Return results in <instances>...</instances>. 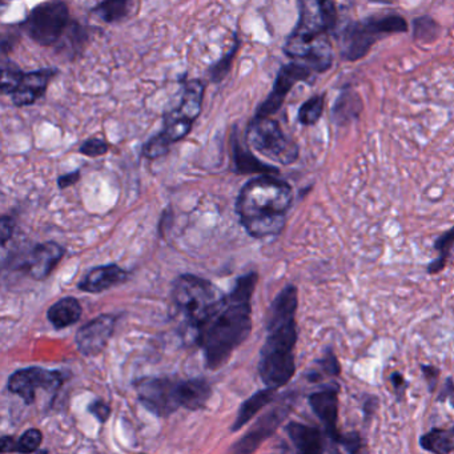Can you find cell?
<instances>
[{
  "instance_id": "6da1fadb",
  "label": "cell",
  "mask_w": 454,
  "mask_h": 454,
  "mask_svg": "<svg viewBox=\"0 0 454 454\" xmlns=\"http://www.w3.org/2000/svg\"><path fill=\"white\" fill-rule=\"evenodd\" d=\"M256 283V272L239 278L232 291L225 294L222 304L199 329L195 342L203 349L207 366L212 371L227 364L251 334V299Z\"/></svg>"
},
{
  "instance_id": "7a4b0ae2",
  "label": "cell",
  "mask_w": 454,
  "mask_h": 454,
  "mask_svg": "<svg viewBox=\"0 0 454 454\" xmlns=\"http://www.w3.org/2000/svg\"><path fill=\"white\" fill-rule=\"evenodd\" d=\"M297 288L286 286L276 296L267 312V340L260 355L259 373L267 387H284L296 372L294 350L297 342Z\"/></svg>"
},
{
  "instance_id": "3957f363",
  "label": "cell",
  "mask_w": 454,
  "mask_h": 454,
  "mask_svg": "<svg viewBox=\"0 0 454 454\" xmlns=\"http://www.w3.org/2000/svg\"><path fill=\"white\" fill-rule=\"evenodd\" d=\"M294 191L273 175H260L246 183L236 201V212L244 230L254 239L278 235L286 225Z\"/></svg>"
},
{
  "instance_id": "277c9868",
  "label": "cell",
  "mask_w": 454,
  "mask_h": 454,
  "mask_svg": "<svg viewBox=\"0 0 454 454\" xmlns=\"http://www.w3.org/2000/svg\"><path fill=\"white\" fill-rule=\"evenodd\" d=\"M299 22L286 39L284 52L302 60L315 73H325L333 63V49L328 34L336 28L333 0H297Z\"/></svg>"
},
{
  "instance_id": "5b68a950",
  "label": "cell",
  "mask_w": 454,
  "mask_h": 454,
  "mask_svg": "<svg viewBox=\"0 0 454 454\" xmlns=\"http://www.w3.org/2000/svg\"><path fill=\"white\" fill-rule=\"evenodd\" d=\"M224 297L225 294L211 281L190 273L179 276L172 284V310L182 326L192 332L193 339Z\"/></svg>"
},
{
  "instance_id": "8992f818",
  "label": "cell",
  "mask_w": 454,
  "mask_h": 454,
  "mask_svg": "<svg viewBox=\"0 0 454 454\" xmlns=\"http://www.w3.org/2000/svg\"><path fill=\"white\" fill-rule=\"evenodd\" d=\"M203 95L204 86L200 81H190L184 84L176 107L169 111L164 118L163 131L151 137L143 147V155L145 158L153 160L167 155L174 143L180 142L190 134L193 123L200 115Z\"/></svg>"
},
{
  "instance_id": "52a82bcc",
  "label": "cell",
  "mask_w": 454,
  "mask_h": 454,
  "mask_svg": "<svg viewBox=\"0 0 454 454\" xmlns=\"http://www.w3.org/2000/svg\"><path fill=\"white\" fill-rule=\"evenodd\" d=\"M408 23L400 15L372 17L353 22L345 27L341 35V54L349 62L361 59L371 51L373 44L384 36L406 33Z\"/></svg>"
},
{
  "instance_id": "ba28073f",
  "label": "cell",
  "mask_w": 454,
  "mask_h": 454,
  "mask_svg": "<svg viewBox=\"0 0 454 454\" xmlns=\"http://www.w3.org/2000/svg\"><path fill=\"white\" fill-rule=\"evenodd\" d=\"M71 25L67 4L63 0H47L28 14L22 28L35 43L50 47L65 38Z\"/></svg>"
},
{
  "instance_id": "9c48e42d",
  "label": "cell",
  "mask_w": 454,
  "mask_h": 454,
  "mask_svg": "<svg viewBox=\"0 0 454 454\" xmlns=\"http://www.w3.org/2000/svg\"><path fill=\"white\" fill-rule=\"evenodd\" d=\"M247 142L257 153L283 166H289L299 158V145L286 137L280 124L270 116H254L247 131Z\"/></svg>"
},
{
  "instance_id": "30bf717a",
  "label": "cell",
  "mask_w": 454,
  "mask_h": 454,
  "mask_svg": "<svg viewBox=\"0 0 454 454\" xmlns=\"http://www.w3.org/2000/svg\"><path fill=\"white\" fill-rule=\"evenodd\" d=\"M180 381L171 376L147 377L137 381L139 403L158 417H168L182 406Z\"/></svg>"
},
{
  "instance_id": "8fae6325",
  "label": "cell",
  "mask_w": 454,
  "mask_h": 454,
  "mask_svg": "<svg viewBox=\"0 0 454 454\" xmlns=\"http://www.w3.org/2000/svg\"><path fill=\"white\" fill-rule=\"evenodd\" d=\"M65 382V373L59 371L31 366V368L20 369L10 376V393L20 395L27 405L35 401L36 390L46 389L47 392H55Z\"/></svg>"
},
{
  "instance_id": "7c38bea8",
  "label": "cell",
  "mask_w": 454,
  "mask_h": 454,
  "mask_svg": "<svg viewBox=\"0 0 454 454\" xmlns=\"http://www.w3.org/2000/svg\"><path fill=\"white\" fill-rule=\"evenodd\" d=\"M116 323H118V316L100 315L99 317L92 318L79 328L76 332L75 344L81 355L84 357H95L100 355L114 336Z\"/></svg>"
},
{
  "instance_id": "4fadbf2b",
  "label": "cell",
  "mask_w": 454,
  "mask_h": 454,
  "mask_svg": "<svg viewBox=\"0 0 454 454\" xmlns=\"http://www.w3.org/2000/svg\"><path fill=\"white\" fill-rule=\"evenodd\" d=\"M310 74H312V70L301 63H289V65L283 66L276 76L272 92L257 111V118H268V116L278 113L292 87L299 82L308 81Z\"/></svg>"
},
{
  "instance_id": "5bb4252c",
  "label": "cell",
  "mask_w": 454,
  "mask_h": 454,
  "mask_svg": "<svg viewBox=\"0 0 454 454\" xmlns=\"http://www.w3.org/2000/svg\"><path fill=\"white\" fill-rule=\"evenodd\" d=\"M292 401H286L281 405L276 406L272 411L262 416L257 421V424L249 430L248 434L244 435L236 446H233L232 450L236 453H251L259 448L262 441L267 440L268 437L275 433L278 425L288 417L291 411Z\"/></svg>"
},
{
  "instance_id": "9a60e30c",
  "label": "cell",
  "mask_w": 454,
  "mask_h": 454,
  "mask_svg": "<svg viewBox=\"0 0 454 454\" xmlns=\"http://www.w3.org/2000/svg\"><path fill=\"white\" fill-rule=\"evenodd\" d=\"M309 405L313 413L325 425V433L333 442L339 443L342 434L337 429L339 417V387L318 390L309 395Z\"/></svg>"
},
{
  "instance_id": "2e32d148",
  "label": "cell",
  "mask_w": 454,
  "mask_h": 454,
  "mask_svg": "<svg viewBox=\"0 0 454 454\" xmlns=\"http://www.w3.org/2000/svg\"><path fill=\"white\" fill-rule=\"evenodd\" d=\"M66 254V249L55 241L36 244L25 262V270L36 281H43L51 275Z\"/></svg>"
},
{
  "instance_id": "e0dca14e",
  "label": "cell",
  "mask_w": 454,
  "mask_h": 454,
  "mask_svg": "<svg viewBox=\"0 0 454 454\" xmlns=\"http://www.w3.org/2000/svg\"><path fill=\"white\" fill-rule=\"evenodd\" d=\"M57 75L54 68H43L34 73L23 74L20 84L12 94V103L17 107H26L34 105L46 94L50 82Z\"/></svg>"
},
{
  "instance_id": "ac0fdd59",
  "label": "cell",
  "mask_w": 454,
  "mask_h": 454,
  "mask_svg": "<svg viewBox=\"0 0 454 454\" xmlns=\"http://www.w3.org/2000/svg\"><path fill=\"white\" fill-rule=\"evenodd\" d=\"M129 278V272L118 264L100 265L86 273L78 288L87 294H102L114 286H121Z\"/></svg>"
},
{
  "instance_id": "d6986e66",
  "label": "cell",
  "mask_w": 454,
  "mask_h": 454,
  "mask_svg": "<svg viewBox=\"0 0 454 454\" xmlns=\"http://www.w3.org/2000/svg\"><path fill=\"white\" fill-rule=\"evenodd\" d=\"M289 438L294 448L302 454H318L325 450L324 448V435L318 427L300 422H289L286 427Z\"/></svg>"
},
{
  "instance_id": "ffe728a7",
  "label": "cell",
  "mask_w": 454,
  "mask_h": 454,
  "mask_svg": "<svg viewBox=\"0 0 454 454\" xmlns=\"http://www.w3.org/2000/svg\"><path fill=\"white\" fill-rule=\"evenodd\" d=\"M212 395V387L206 379L182 380L180 381V403L188 411H200Z\"/></svg>"
},
{
  "instance_id": "44dd1931",
  "label": "cell",
  "mask_w": 454,
  "mask_h": 454,
  "mask_svg": "<svg viewBox=\"0 0 454 454\" xmlns=\"http://www.w3.org/2000/svg\"><path fill=\"white\" fill-rule=\"evenodd\" d=\"M83 308L75 297H65L51 305L47 318L55 329L68 328L81 320Z\"/></svg>"
},
{
  "instance_id": "7402d4cb",
  "label": "cell",
  "mask_w": 454,
  "mask_h": 454,
  "mask_svg": "<svg viewBox=\"0 0 454 454\" xmlns=\"http://www.w3.org/2000/svg\"><path fill=\"white\" fill-rule=\"evenodd\" d=\"M275 387H267L260 392L254 393L248 400L244 401L243 405L239 409L238 416L232 425V432H238L244 425L248 424L256 413H259L262 408L272 403L276 395Z\"/></svg>"
},
{
  "instance_id": "603a6c76",
  "label": "cell",
  "mask_w": 454,
  "mask_h": 454,
  "mask_svg": "<svg viewBox=\"0 0 454 454\" xmlns=\"http://www.w3.org/2000/svg\"><path fill=\"white\" fill-rule=\"evenodd\" d=\"M233 159H235L236 172H239V174H278V168L257 160L248 150L241 147L236 139L235 143H233Z\"/></svg>"
},
{
  "instance_id": "cb8c5ba5",
  "label": "cell",
  "mask_w": 454,
  "mask_h": 454,
  "mask_svg": "<svg viewBox=\"0 0 454 454\" xmlns=\"http://www.w3.org/2000/svg\"><path fill=\"white\" fill-rule=\"evenodd\" d=\"M419 445L425 451L430 453L445 454L454 451V427L450 429L429 430L427 434L419 438Z\"/></svg>"
},
{
  "instance_id": "d4e9b609",
  "label": "cell",
  "mask_w": 454,
  "mask_h": 454,
  "mask_svg": "<svg viewBox=\"0 0 454 454\" xmlns=\"http://www.w3.org/2000/svg\"><path fill=\"white\" fill-rule=\"evenodd\" d=\"M363 110V103L356 92L345 91L340 95L336 105L333 107L334 121L339 124H345L352 119L357 118Z\"/></svg>"
},
{
  "instance_id": "484cf974",
  "label": "cell",
  "mask_w": 454,
  "mask_h": 454,
  "mask_svg": "<svg viewBox=\"0 0 454 454\" xmlns=\"http://www.w3.org/2000/svg\"><path fill=\"white\" fill-rule=\"evenodd\" d=\"M132 0H102L92 12L106 23H116L129 17Z\"/></svg>"
},
{
  "instance_id": "4316f807",
  "label": "cell",
  "mask_w": 454,
  "mask_h": 454,
  "mask_svg": "<svg viewBox=\"0 0 454 454\" xmlns=\"http://www.w3.org/2000/svg\"><path fill=\"white\" fill-rule=\"evenodd\" d=\"M325 106V97L324 95H315L308 99L301 106L299 111V121L302 126H313L320 121Z\"/></svg>"
},
{
  "instance_id": "83f0119b",
  "label": "cell",
  "mask_w": 454,
  "mask_h": 454,
  "mask_svg": "<svg viewBox=\"0 0 454 454\" xmlns=\"http://www.w3.org/2000/svg\"><path fill=\"white\" fill-rule=\"evenodd\" d=\"M23 74L25 73L18 67L17 63L4 60L2 65V94L12 95L20 84Z\"/></svg>"
},
{
  "instance_id": "f1b7e54d",
  "label": "cell",
  "mask_w": 454,
  "mask_h": 454,
  "mask_svg": "<svg viewBox=\"0 0 454 454\" xmlns=\"http://www.w3.org/2000/svg\"><path fill=\"white\" fill-rule=\"evenodd\" d=\"M438 33H440V26L430 18L424 17L414 20L413 35L419 43H430L437 38Z\"/></svg>"
},
{
  "instance_id": "f546056e",
  "label": "cell",
  "mask_w": 454,
  "mask_h": 454,
  "mask_svg": "<svg viewBox=\"0 0 454 454\" xmlns=\"http://www.w3.org/2000/svg\"><path fill=\"white\" fill-rule=\"evenodd\" d=\"M43 434L39 429H28L23 433L22 437L18 441L17 451L22 453H33L36 451L41 446Z\"/></svg>"
},
{
  "instance_id": "4dcf8cb0",
  "label": "cell",
  "mask_w": 454,
  "mask_h": 454,
  "mask_svg": "<svg viewBox=\"0 0 454 454\" xmlns=\"http://www.w3.org/2000/svg\"><path fill=\"white\" fill-rule=\"evenodd\" d=\"M239 43L236 42V46L232 47L230 52L220 60L219 63L212 67L211 70V81L212 82H220L225 75H227L228 71L231 70V66H232L233 58L236 57V52H238Z\"/></svg>"
},
{
  "instance_id": "1f68e13d",
  "label": "cell",
  "mask_w": 454,
  "mask_h": 454,
  "mask_svg": "<svg viewBox=\"0 0 454 454\" xmlns=\"http://www.w3.org/2000/svg\"><path fill=\"white\" fill-rule=\"evenodd\" d=\"M110 150V145L105 140L92 137V139L86 140L83 145L79 148V153L89 158H98V156L106 155Z\"/></svg>"
},
{
  "instance_id": "d6a6232c",
  "label": "cell",
  "mask_w": 454,
  "mask_h": 454,
  "mask_svg": "<svg viewBox=\"0 0 454 454\" xmlns=\"http://www.w3.org/2000/svg\"><path fill=\"white\" fill-rule=\"evenodd\" d=\"M434 248L440 252V256L448 259L451 252L454 251V227L450 228L448 232L442 233L440 238L435 240Z\"/></svg>"
},
{
  "instance_id": "836d02e7",
  "label": "cell",
  "mask_w": 454,
  "mask_h": 454,
  "mask_svg": "<svg viewBox=\"0 0 454 454\" xmlns=\"http://www.w3.org/2000/svg\"><path fill=\"white\" fill-rule=\"evenodd\" d=\"M317 364L328 376L334 377L341 373V366H340L339 360H337L336 356H334L331 349L326 350L325 356L321 360H318Z\"/></svg>"
},
{
  "instance_id": "e575fe53",
  "label": "cell",
  "mask_w": 454,
  "mask_h": 454,
  "mask_svg": "<svg viewBox=\"0 0 454 454\" xmlns=\"http://www.w3.org/2000/svg\"><path fill=\"white\" fill-rule=\"evenodd\" d=\"M89 411L100 424H105L110 419L111 406L103 400H94L89 405Z\"/></svg>"
},
{
  "instance_id": "d590c367",
  "label": "cell",
  "mask_w": 454,
  "mask_h": 454,
  "mask_svg": "<svg viewBox=\"0 0 454 454\" xmlns=\"http://www.w3.org/2000/svg\"><path fill=\"white\" fill-rule=\"evenodd\" d=\"M15 231V222L14 219L9 216L2 217L0 220V243H2V247H6V244L9 243L10 239L14 235Z\"/></svg>"
},
{
  "instance_id": "8d00e7d4",
  "label": "cell",
  "mask_w": 454,
  "mask_h": 454,
  "mask_svg": "<svg viewBox=\"0 0 454 454\" xmlns=\"http://www.w3.org/2000/svg\"><path fill=\"white\" fill-rule=\"evenodd\" d=\"M340 445L344 446L345 450L348 453H357L360 450L361 446H363V441H361L360 435L358 433L350 432L348 433L347 435H342L341 441H340Z\"/></svg>"
},
{
  "instance_id": "74e56055",
  "label": "cell",
  "mask_w": 454,
  "mask_h": 454,
  "mask_svg": "<svg viewBox=\"0 0 454 454\" xmlns=\"http://www.w3.org/2000/svg\"><path fill=\"white\" fill-rule=\"evenodd\" d=\"M421 371L425 380H427L430 392H434L435 387H437L438 377H440V371L433 365H421Z\"/></svg>"
},
{
  "instance_id": "f35d334b",
  "label": "cell",
  "mask_w": 454,
  "mask_h": 454,
  "mask_svg": "<svg viewBox=\"0 0 454 454\" xmlns=\"http://www.w3.org/2000/svg\"><path fill=\"white\" fill-rule=\"evenodd\" d=\"M390 382H392L398 398L403 397V393H405L406 387H408L403 374L398 373V372H395V373L390 374Z\"/></svg>"
},
{
  "instance_id": "ab89813d",
  "label": "cell",
  "mask_w": 454,
  "mask_h": 454,
  "mask_svg": "<svg viewBox=\"0 0 454 454\" xmlns=\"http://www.w3.org/2000/svg\"><path fill=\"white\" fill-rule=\"evenodd\" d=\"M79 179H81V171L70 172V174L63 175L58 179V185L65 190V188L71 187V185L78 183Z\"/></svg>"
},
{
  "instance_id": "60d3db41",
  "label": "cell",
  "mask_w": 454,
  "mask_h": 454,
  "mask_svg": "<svg viewBox=\"0 0 454 454\" xmlns=\"http://www.w3.org/2000/svg\"><path fill=\"white\" fill-rule=\"evenodd\" d=\"M446 398L451 401V405L454 406V382L453 380H446L445 385H443L442 392H441L438 401L445 403Z\"/></svg>"
},
{
  "instance_id": "b9f144b4",
  "label": "cell",
  "mask_w": 454,
  "mask_h": 454,
  "mask_svg": "<svg viewBox=\"0 0 454 454\" xmlns=\"http://www.w3.org/2000/svg\"><path fill=\"white\" fill-rule=\"evenodd\" d=\"M379 408V398L374 397V395H369L368 400L364 403V414H365V419H371L373 416L374 411Z\"/></svg>"
},
{
  "instance_id": "7bdbcfd3",
  "label": "cell",
  "mask_w": 454,
  "mask_h": 454,
  "mask_svg": "<svg viewBox=\"0 0 454 454\" xmlns=\"http://www.w3.org/2000/svg\"><path fill=\"white\" fill-rule=\"evenodd\" d=\"M446 262H448V259H446V257H438V259H435L434 262H430L429 267H427V273H430V275H435V273H440L441 270H445Z\"/></svg>"
},
{
  "instance_id": "ee69618b",
  "label": "cell",
  "mask_w": 454,
  "mask_h": 454,
  "mask_svg": "<svg viewBox=\"0 0 454 454\" xmlns=\"http://www.w3.org/2000/svg\"><path fill=\"white\" fill-rule=\"evenodd\" d=\"M18 442H15L14 438L12 435H4L0 440V450L6 453V451L17 450Z\"/></svg>"
}]
</instances>
